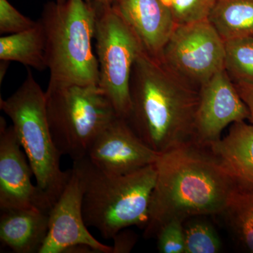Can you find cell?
Here are the masks:
<instances>
[{
    "label": "cell",
    "instance_id": "cell-6",
    "mask_svg": "<svg viewBox=\"0 0 253 253\" xmlns=\"http://www.w3.org/2000/svg\"><path fill=\"white\" fill-rule=\"evenodd\" d=\"M45 97L55 146L73 161L86 157L96 138L118 116L99 86L49 81Z\"/></svg>",
    "mask_w": 253,
    "mask_h": 253
},
{
    "label": "cell",
    "instance_id": "cell-11",
    "mask_svg": "<svg viewBox=\"0 0 253 253\" xmlns=\"http://www.w3.org/2000/svg\"><path fill=\"white\" fill-rule=\"evenodd\" d=\"M83 189L72 168L61 196L49 213V229L39 253H66L68 249L85 245L98 253H112L113 247L100 242L88 230L83 217Z\"/></svg>",
    "mask_w": 253,
    "mask_h": 253
},
{
    "label": "cell",
    "instance_id": "cell-4",
    "mask_svg": "<svg viewBox=\"0 0 253 253\" xmlns=\"http://www.w3.org/2000/svg\"><path fill=\"white\" fill-rule=\"evenodd\" d=\"M96 9L85 0L48 1L39 22L45 36L49 81L98 86L99 63L93 50Z\"/></svg>",
    "mask_w": 253,
    "mask_h": 253
},
{
    "label": "cell",
    "instance_id": "cell-5",
    "mask_svg": "<svg viewBox=\"0 0 253 253\" xmlns=\"http://www.w3.org/2000/svg\"><path fill=\"white\" fill-rule=\"evenodd\" d=\"M0 109L9 116L21 147L26 152L37 185L54 205L71 174L61 168V157L50 131L45 91L28 70L17 90L0 99Z\"/></svg>",
    "mask_w": 253,
    "mask_h": 253
},
{
    "label": "cell",
    "instance_id": "cell-21",
    "mask_svg": "<svg viewBox=\"0 0 253 253\" xmlns=\"http://www.w3.org/2000/svg\"><path fill=\"white\" fill-rule=\"evenodd\" d=\"M176 26L208 19L214 0H162Z\"/></svg>",
    "mask_w": 253,
    "mask_h": 253
},
{
    "label": "cell",
    "instance_id": "cell-23",
    "mask_svg": "<svg viewBox=\"0 0 253 253\" xmlns=\"http://www.w3.org/2000/svg\"><path fill=\"white\" fill-rule=\"evenodd\" d=\"M37 22L26 17L8 0H0V33L16 34L28 31L36 26Z\"/></svg>",
    "mask_w": 253,
    "mask_h": 253
},
{
    "label": "cell",
    "instance_id": "cell-16",
    "mask_svg": "<svg viewBox=\"0 0 253 253\" xmlns=\"http://www.w3.org/2000/svg\"><path fill=\"white\" fill-rule=\"evenodd\" d=\"M45 36L39 21L28 31L0 38V60L16 61L39 71L47 68Z\"/></svg>",
    "mask_w": 253,
    "mask_h": 253
},
{
    "label": "cell",
    "instance_id": "cell-10",
    "mask_svg": "<svg viewBox=\"0 0 253 253\" xmlns=\"http://www.w3.org/2000/svg\"><path fill=\"white\" fill-rule=\"evenodd\" d=\"M249 111L225 69L199 89L194 142L204 147L221 139L229 125L249 119Z\"/></svg>",
    "mask_w": 253,
    "mask_h": 253
},
{
    "label": "cell",
    "instance_id": "cell-8",
    "mask_svg": "<svg viewBox=\"0 0 253 253\" xmlns=\"http://www.w3.org/2000/svg\"><path fill=\"white\" fill-rule=\"evenodd\" d=\"M225 42L208 19L176 26L160 62L188 85L199 90L224 69Z\"/></svg>",
    "mask_w": 253,
    "mask_h": 253
},
{
    "label": "cell",
    "instance_id": "cell-3",
    "mask_svg": "<svg viewBox=\"0 0 253 253\" xmlns=\"http://www.w3.org/2000/svg\"><path fill=\"white\" fill-rule=\"evenodd\" d=\"M73 168L83 185V217L88 227H94L105 239H113L132 226L144 229L157 175L155 164L113 175L86 156L73 161Z\"/></svg>",
    "mask_w": 253,
    "mask_h": 253
},
{
    "label": "cell",
    "instance_id": "cell-1",
    "mask_svg": "<svg viewBox=\"0 0 253 253\" xmlns=\"http://www.w3.org/2000/svg\"><path fill=\"white\" fill-rule=\"evenodd\" d=\"M144 235L168 221L223 214L237 188L208 147L190 143L160 154Z\"/></svg>",
    "mask_w": 253,
    "mask_h": 253
},
{
    "label": "cell",
    "instance_id": "cell-20",
    "mask_svg": "<svg viewBox=\"0 0 253 253\" xmlns=\"http://www.w3.org/2000/svg\"><path fill=\"white\" fill-rule=\"evenodd\" d=\"M190 219L184 225L185 253H219L221 242L214 226L200 217Z\"/></svg>",
    "mask_w": 253,
    "mask_h": 253
},
{
    "label": "cell",
    "instance_id": "cell-22",
    "mask_svg": "<svg viewBox=\"0 0 253 253\" xmlns=\"http://www.w3.org/2000/svg\"><path fill=\"white\" fill-rule=\"evenodd\" d=\"M184 221L173 219L158 231V249L161 253H185Z\"/></svg>",
    "mask_w": 253,
    "mask_h": 253
},
{
    "label": "cell",
    "instance_id": "cell-7",
    "mask_svg": "<svg viewBox=\"0 0 253 253\" xmlns=\"http://www.w3.org/2000/svg\"><path fill=\"white\" fill-rule=\"evenodd\" d=\"M96 11L94 41L99 63L98 86L118 117L127 119L131 108V73L144 49L135 33L111 6Z\"/></svg>",
    "mask_w": 253,
    "mask_h": 253
},
{
    "label": "cell",
    "instance_id": "cell-17",
    "mask_svg": "<svg viewBox=\"0 0 253 253\" xmlns=\"http://www.w3.org/2000/svg\"><path fill=\"white\" fill-rule=\"evenodd\" d=\"M208 20L224 42L253 36V0H214Z\"/></svg>",
    "mask_w": 253,
    "mask_h": 253
},
{
    "label": "cell",
    "instance_id": "cell-26",
    "mask_svg": "<svg viewBox=\"0 0 253 253\" xmlns=\"http://www.w3.org/2000/svg\"><path fill=\"white\" fill-rule=\"evenodd\" d=\"M114 1L115 0H94L91 4L94 6L95 9L98 10L111 6Z\"/></svg>",
    "mask_w": 253,
    "mask_h": 253
},
{
    "label": "cell",
    "instance_id": "cell-2",
    "mask_svg": "<svg viewBox=\"0 0 253 253\" xmlns=\"http://www.w3.org/2000/svg\"><path fill=\"white\" fill-rule=\"evenodd\" d=\"M130 97L131 112L126 121L151 149L162 154L194 142L199 90L144 50L131 73Z\"/></svg>",
    "mask_w": 253,
    "mask_h": 253
},
{
    "label": "cell",
    "instance_id": "cell-18",
    "mask_svg": "<svg viewBox=\"0 0 253 253\" xmlns=\"http://www.w3.org/2000/svg\"><path fill=\"white\" fill-rule=\"evenodd\" d=\"M223 214L243 246L253 253V191L236 189Z\"/></svg>",
    "mask_w": 253,
    "mask_h": 253
},
{
    "label": "cell",
    "instance_id": "cell-28",
    "mask_svg": "<svg viewBox=\"0 0 253 253\" xmlns=\"http://www.w3.org/2000/svg\"><path fill=\"white\" fill-rule=\"evenodd\" d=\"M85 1H87L88 3H92L94 0H85Z\"/></svg>",
    "mask_w": 253,
    "mask_h": 253
},
{
    "label": "cell",
    "instance_id": "cell-19",
    "mask_svg": "<svg viewBox=\"0 0 253 253\" xmlns=\"http://www.w3.org/2000/svg\"><path fill=\"white\" fill-rule=\"evenodd\" d=\"M225 42L224 69L234 83L253 84V36Z\"/></svg>",
    "mask_w": 253,
    "mask_h": 253
},
{
    "label": "cell",
    "instance_id": "cell-9",
    "mask_svg": "<svg viewBox=\"0 0 253 253\" xmlns=\"http://www.w3.org/2000/svg\"><path fill=\"white\" fill-rule=\"evenodd\" d=\"M13 126L0 121V209H32L49 212L52 204L38 185Z\"/></svg>",
    "mask_w": 253,
    "mask_h": 253
},
{
    "label": "cell",
    "instance_id": "cell-13",
    "mask_svg": "<svg viewBox=\"0 0 253 253\" xmlns=\"http://www.w3.org/2000/svg\"><path fill=\"white\" fill-rule=\"evenodd\" d=\"M111 7L135 33L144 51L160 61L176 26L162 0H115Z\"/></svg>",
    "mask_w": 253,
    "mask_h": 253
},
{
    "label": "cell",
    "instance_id": "cell-27",
    "mask_svg": "<svg viewBox=\"0 0 253 253\" xmlns=\"http://www.w3.org/2000/svg\"><path fill=\"white\" fill-rule=\"evenodd\" d=\"M66 1H67V0H56V2L60 4H63V3L66 2Z\"/></svg>",
    "mask_w": 253,
    "mask_h": 253
},
{
    "label": "cell",
    "instance_id": "cell-12",
    "mask_svg": "<svg viewBox=\"0 0 253 253\" xmlns=\"http://www.w3.org/2000/svg\"><path fill=\"white\" fill-rule=\"evenodd\" d=\"M159 155L117 116L96 138L86 157L103 172L122 175L155 164Z\"/></svg>",
    "mask_w": 253,
    "mask_h": 253
},
{
    "label": "cell",
    "instance_id": "cell-25",
    "mask_svg": "<svg viewBox=\"0 0 253 253\" xmlns=\"http://www.w3.org/2000/svg\"><path fill=\"white\" fill-rule=\"evenodd\" d=\"M241 99L244 101L249 111V119L253 126V84L238 82L234 83Z\"/></svg>",
    "mask_w": 253,
    "mask_h": 253
},
{
    "label": "cell",
    "instance_id": "cell-15",
    "mask_svg": "<svg viewBox=\"0 0 253 253\" xmlns=\"http://www.w3.org/2000/svg\"><path fill=\"white\" fill-rule=\"evenodd\" d=\"M49 213L32 209L1 210L2 246L16 253H39L47 236Z\"/></svg>",
    "mask_w": 253,
    "mask_h": 253
},
{
    "label": "cell",
    "instance_id": "cell-24",
    "mask_svg": "<svg viewBox=\"0 0 253 253\" xmlns=\"http://www.w3.org/2000/svg\"><path fill=\"white\" fill-rule=\"evenodd\" d=\"M114 246L112 253H125L130 252L136 241L134 233L123 229L113 237Z\"/></svg>",
    "mask_w": 253,
    "mask_h": 253
},
{
    "label": "cell",
    "instance_id": "cell-14",
    "mask_svg": "<svg viewBox=\"0 0 253 253\" xmlns=\"http://www.w3.org/2000/svg\"><path fill=\"white\" fill-rule=\"evenodd\" d=\"M236 188L253 191V126L231 125L227 135L208 147Z\"/></svg>",
    "mask_w": 253,
    "mask_h": 253
}]
</instances>
